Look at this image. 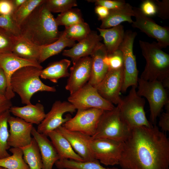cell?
Wrapping results in <instances>:
<instances>
[{
	"label": "cell",
	"instance_id": "484cf974",
	"mask_svg": "<svg viewBox=\"0 0 169 169\" xmlns=\"http://www.w3.org/2000/svg\"><path fill=\"white\" fill-rule=\"evenodd\" d=\"M70 64L71 61L66 59L53 62L42 70L40 78L57 83L60 79L69 77L68 69Z\"/></svg>",
	"mask_w": 169,
	"mask_h": 169
},
{
	"label": "cell",
	"instance_id": "2e32d148",
	"mask_svg": "<svg viewBox=\"0 0 169 169\" xmlns=\"http://www.w3.org/2000/svg\"><path fill=\"white\" fill-rule=\"evenodd\" d=\"M8 124L10 127L8 143L10 147L21 148L31 143L33 124L19 117L11 116L8 119Z\"/></svg>",
	"mask_w": 169,
	"mask_h": 169
},
{
	"label": "cell",
	"instance_id": "9c48e42d",
	"mask_svg": "<svg viewBox=\"0 0 169 169\" xmlns=\"http://www.w3.org/2000/svg\"><path fill=\"white\" fill-rule=\"evenodd\" d=\"M68 101L77 110L97 108L107 110L115 107L113 104L103 98L96 88L88 82L75 92L70 95Z\"/></svg>",
	"mask_w": 169,
	"mask_h": 169
},
{
	"label": "cell",
	"instance_id": "f1b7e54d",
	"mask_svg": "<svg viewBox=\"0 0 169 169\" xmlns=\"http://www.w3.org/2000/svg\"><path fill=\"white\" fill-rule=\"evenodd\" d=\"M23 159L30 169H42L43 163L38 145L33 137L28 145L21 148Z\"/></svg>",
	"mask_w": 169,
	"mask_h": 169
},
{
	"label": "cell",
	"instance_id": "e0dca14e",
	"mask_svg": "<svg viewBox=\"0 0 169 169\" xmlns=\"http://www.w3.org/2000/svg\"><path fill=\"white\" fill-rule=\"evenodd\" d=\"M27 66L43 68L38 62L21 58L12 52L0 54V68L4 71L8 81V87L5 95L8 99L11 100L15 96V93L12 90L10 85L12 75L19 69Z\"/></svg>",
	"mask_w": 169,
	"mask_h": 169
},
{
	"label": "cell",
	"instance_id": "ee69618b",
	"mask_svg": "<svg viewBox=\"0 0 169 169\" xmlns=\"http://www.w3.org/2000/svg\"><path fill=\"white\" fill-rule=\"evenodd\" d=\"M166 112L163 113L160 116L159 126L163 131H169V107L166 108Z\"/></svg>",
	"mask_w": 169,
	"mask_h": 169
},
{
	"label": "cell",
	"instance_id": "7a4b0ae2",
	"mask_svg": "<svg viewBox=\"0 0 169 169\" xmlns=\"http://www.w3.org/2000/svg\"><path fill=\"white\" fill-rule=\"evenodd\" d=\"M45 1L19 26L21 37L40 47L56 41L62 33L58 30L55 18L45 7Z\"/></svg>",
	"mask_w": 169,
	"mask_h": 169
},
{
	"label": "cell",
	"instance_id": "8992f818",
	"mask_svg": "<svg viewBox=\"0 0 169 169\" xmlns=\"http://www.w3.org/2000/svg\"><path fill=\"white\" fill-rule=\"evenodd\" d=\"M136 87L132 86L128 95L118 105L121 116L131 128L142 126L150 127L152 125L147 119L144 110L145 101L139 96Z\"/></svg>",
	"mask_w": 169,
	"mask_h": 169
},
{
	"label": "cell",
	"instance_id": "74e56055",
	"mask_svg": "<svg viewBox=\"0 0 169 169\" xmlns=\"http://www.w3.org/2000/svg\"><path fill=\"white\" fill-rule=\"evenodd\" d=\"M18 38L0 27V54L12 52L13 45Z\"/></svg>",
	"mask_w": 169,
	"mask_h": 169
},
{
	"label": "cell",
	"instance_id": "ba28073f",
	"mask_svg": "<svg viewBox=\"0 0 169 169\" xmlns=\"http://www.w3.org/2000/svg\"><path fill=\"white\" fill-rule=\"evenodd\" d=\"M137 35L136 32L131 30L126 31L118 49L122 53L123 60V82L121 90L122 92H125L130 86L137 87L138 85V71L133 52V43Z\"/></svg>",
	"mask_w": 169,
	"mask_h": 169
},
{
	"label": "cell",
	"instance_id": "681fc988",
	"mask_svg": "<svg viewBox=\"0 0 169 169\" xmlns=\"http://www.w3.org/2000/svg\"><path fill=\"white\" fill-rule=\"evenodd\" d=\"M0 169H6L3 167L0 166Z\"/></svg>",
	"mask_w": 169,
	"mask_h": 169
},
{
	"label": "cell",
	"instance_id": "7bdbcfd3",
	"mask_svg": "<svg viewBox=\"0 0 169 169\" xmlns=\"http://www.w3.org/2000/svg\"><path fill=\"white\" fill-rule=\"evenodd\" d=\"M13 11L12 0H0V15L12 14Z\"/></svg>",
	"mask_w": 169,
	"mask_h": 169
},
{
	"label": "cell",
	"instance_id": "277c9868",
	"mask_svg": "<svg viewBox=\"0 0 169 169\" xmlns=\"http://www.w3.org/2000/svg\"><path fill=\"white\" fill-rule=\"evenodd\" d=\"M43 68L33 66L23 67L16 71L12 75L10 81L11 88L19 96L22 103L31 104V99L39 91L55 92L56 89L44 83L40 79Z\"/></svg>",
	"mask_w": 169,
	"mask_h": 169
},
{
	"label": "cell",
	"instance_id": "c3c4849f",
	"mask_svg": "<svg viewBox=\"0 0 169 169\" xmlns=\"http://www.w3.org/2000/svg\"><path fill=\"white\" fill-rule=\"evenodd\" d=\"M26 0H12L13 7V12L17 10Z\"/></svg>",
	"mask_w": 169,
	"mask_h": 169
},
{
	"label": "cell",
	"instance_id": "5bb4252c",
	"mask_svg": "<svg viewBox=\"0 0 169 169\" xmlns=\"http://www.w3.org/2000/svg\"><path fill=\"white\" fill-rule=\"evenodd\" d=\"M123 77V67L118 69H109L104 79L95 87L103 98L117 105L122 100L120 94Z\"/></svg>",
	"mask_w": 169,
	"mask_h": 169
},
{
	"label": "cell",
	"instance_id": "7c38bea8",
	"mask_svg": "<svg viewBox=\"0 0 169 169\" xmlns=\"http://www.w3.org/2000/svg\"><path fill=\"white\" fill-rule=\"evenodd\" d=\"M133 9L136 20L132 22V27L156 39L158 44L162 49L169 46V27L158 24L153 19L144 14L140 8L133 7Z\"/></svg>",
	"mask_w": 169,
	"mask_h": 169
},
{
	"label": "cell",
	"instance_id": "f6af8a7d",
	"mask_svg": "<svg viewBox=\"0 0 169 169\" xmlns=\"http://www.w3.org/2000/svg\"><path fill=\"white\" fill-rule=\"evenodd\" d=\"M8 87L7 79L3 69L0 68V95L5 96Z\"/></svg>",
	"mask_w": 169,
	"mask_h": 169
},
{
	"label": "cell",
	"instance_id": "836d02e7",
	"mask_svg": "<svg viewBox=\"0 0 169 169\" xmlns=\"http://www.w3.org/2000/svg\"><path fill=\"white\" fill-rule=\"evenodd\" d=\"M58 25L68 27L84 21L81 11L78 8H71L60 13L56 18Z\"/></svg>",
	"mask_w": 169,
	"mask_h": 169
},
{
	"label": "cell",
	"instance_id": "bcb514c9",
	"mask_svg": "<svg viewBox=\"0 0 169 169\" xmlns=\"http://www.w3.org/2000/svg\"><path fill=\"white\" fill-rule=\"evenodd\" d=\"M12 106L10 100L5 96L0 95V114L9 110Z\"/></svg>",
	"mask_w": 169,
	"mask_h": 169
},
{
	"label": "cell",
	"instance_id": "4fadbf2b",
	"mask_svg": "<svg viewBox=\"0 0 169 169\" xmlns=\"http://www.w3.org/2000/svg\"><path fill=\"white\" fill-rule=\"evenodd\" d=\"M76 110L74 106L68 101H56L50 110L46 114L43 120L38 125L37 131L47 136L49 132L56 130L71 118L70 115L64 118L63 115L65 113H73Z\"/></svg>",
	"mask_w": 169,
	"mask_h": 169
},
{
	"label": "cell",
	"instance_id": "e575fe53",
	"mask_svg": "<svg viewBox=\"0 0 169 169\" xmlns=\"http://www.w3.org/2000/svg\"><path fill=\"white\" fill-rule=\"evenodd\" d=\"M45 0H26L17 10L13 12V16L19 26L33 11Z\"/></svg>",
	"mask_w": 169,
	"mask_h": 169
},
{
	"label": "cell",
	"instance_id": "d4e9b609",
	"mask_svg": "<svg viewBox=\"0 0 169 169\" xmlns=\"http://www.w3.org/2000/svg\"><path fill=\"white\" fill-rule=\"evenodd\" d=\"M134 16L133 7L126 3L121 7L110 10L108 16L101 21L100 28L101 29L110 28L120 24L122 22H127L132 23L131 17Z\"/></svg>",
	"mask_w": 169,
	"mask_h": 169
},
{
	"label": "cell",
	"instance_id": "4316f807",
	"mask_svg": "<svg viewBox=\"0 0 169 169\" xmlns=\"http://www.w3.org/2000/svg\"><path fill=\"white\" fill-rule=\"evenodd\" d=\"M40 50V47L21 37L17 38L12 52L21 58L38 62Z\"/></svg>",
	"mask_w": 169,
	"mask_h": 169
},
{
	"label": "cell",
	"instance_id": "b9f144b4",
	"mask_svg": "<svg viewBox=\"0 0 169 169\" xmlns=\"http://www.w3.org/2000/svg\"><path fill=\"white\" fill-rule=\"evenodd\" d=\"M140 8L143 13L148 17L156 14V5L153 0L143 1Z\"/></svg>",
	"mask_w": 169,
	"mask_h": 169
},
{
	"label": "cell",
	"instance_id": "8fae6325",
	"mask_svg": "<svg viewBox=\"0 0 169 169\" xmlns=\"http://www.w3.org/2000/svg\"><path fill=\"white\" fill-rule=\"evenodd\" d=\"M104 111L97 108L77 110L75 115L62 126L67 130L79 132L91 137L96 131Z\"/></svg>",
	"mask_w": 169,
	"mask_h": 169
},
{
	"label": "cell",
	"instance_id": "3957f363",
	"mask_svg": "<svg viewBox=\"0 0 169 169\" xmlns=\"http://www.w3.org/2000/svg\"><path fill=\"white\" fill-rule=\"evenodd\" d=\"M139 44L146 64L141 79L161 83L165 88L169 87V55L162 50L157 42L140 40Z\"/></svg>",
	"mask_w": 169,
	"mask_h": 169
},
{
	"label": "cell",
	"instance_id": "30bf717a",
	"mask_svg": "<svg viewBox=\"0 0 169 169\" xmlns=\"http://www.w3.org/2000/svg\"><path fill=\"white\" fill-rule=\"evenodd\" d=\"M90 147L95 159L106 166L119 165L124 142L105 138L91 139Z\"/></svg>",
	"mask_w": 169,
	"mask_h": 169
},
{
	"label": "cell",
	"instance_id": "d6a6232c",
	"mask_svg": "<svg viewBox=\"0 0 169 169\" xmlns=\"http://www.w3.org/2000/svg\"><path fill=\"white\" fill-rule=\"evenodd\" d=\"M91 31L89 24L83 21L65 27L63 32L67 38L79 42L87 37Z\"/></svg>",
	"mask_w": 169,
	"mask_h": 169
},
{
	"label": "cell",
	"instance_id": "8d00e7d4",
	"mask_svg": "<svg viewBox=\"0 0 169 169\" xmlns=\"http://www.w3.org/2000/svg\"><path fill=\"white\" fill-rule=\"evenodd\" d=\"M0 27L16 37H21L19 27L14 19L13 14L0 15Z\"/></svg>",
	"mask_w": 169,
	"mask_h": 169
},
{
	"label": "cell",
	"instance_id": "7dc6e473",
	"mask_svg": "<svg viewBox=\"0 0 169 169\" xmlns=\"http://www.w3.org/2000/svg\"><path fill=\"white\" fill-rule=\"evenodd\" d=\"M95 12L97 15L98 19L101 21L109 15L110 10L105 7L100 5L96 6Z\"/></svg>",
	"mask_w": 169,
	"mask_h": 169
},
{
	"label": "cell",
	"instance_id": "cb8c5ba5",
	"mask_svg": "<svg viewBox=\"0 0 169 169\" xmlns=\"http://www.w3.org/2000/svg\"><path fill=\"white\" fill-rule=\"evenodd\" d=\"M97 29L100 33L99 35L104 40V44L108 55L111 54L118 49L125 34L122 25L107 29L97 28Z\"/></svg>",
	"mask_w": 169,
	"mask_h": 169
},
{
	"label": "cell",
	"instance_id": "ab89813d",
	"mask_svg": "<svg viewBox=\"0 0 169 169\" xmlns=\"http://www.w3.org/2000/svg\"><path fill=\"white\" fill-rule=\"evenodd\" d=\"M87 1L95 3L96 6H104L109 10L119 8L126 3L124 0H94Z\"/></svg>",
	"mask_w": 169,
	"mask_h": 169
},
{
	"label": "cell",
	"instance_id": "ac0fdd59",
	"mask_svg": "<svg viewBox=\"0 0 169 169\" xmlns=\"http://www.w3.org/2000/svg\"><path fill=\"white\" fill-rule=\"evenodd\" d=\"M56 129L68 140L73 149L84 161L97 160L94 158L90 147L91 136L79 132L67 130L62 126Z\"/></svg>",
	"mask_w": 169,
	"mask_h": 169
},
{
	"label": "cell",
	"instance_id": "d590c367",
	"mask_svg": "<svg viewBox=\"0 0 169 169\" xmlns=\"http://www.w3.org/2000/svg\"><path fill=\"white\" fill-rule=\"evenodd\" d=\"M45 7L51 13L65 12L77 6L75 0H45Z\"/></svg>",
	"mask_w": 169,
	"mask_h": 169
},
{
	"label": "cell",
	"instance_id": "f35d334b",
	"mask_svg": "<svg viewBox=\"0 0 169 169\" xmlns=\"http://www.w3.org/2000/svg\"><path fill=\"white\" fill-rule=\"evenodd\" d=\"M105 61L109 69H118L123 67V55L119 49L111 54L106 55Z\"/></svg>",
	"mask_w": 169,
	"mask_h": 169
},
{
	"label": "cell",
	"instance_id": "7402d4cb",
	"mask_svg": "<svg viewBox=\"0 0 169 169\" xmlns=\"http://www.w3.org/2000/svg\"><path fill=\"white\" fill-rule=\"evenodd\" d=\"M9 110L16 117L32 124L39 125L46 115L43 105L39 103H31L22 107L12 106Z\"/></svg>",
	"mask_w": 169,
	"mask_h": 169
},
{
	"label": "cell",
	"instance_id": "ffe728a7",
	"mask_svg": "<svg viewBox=\"0 0 169 169\" xmlns=\"http://www.w3.org/2000/svg\"><path fill=\"white\" fill-rule=\"evenodd\" d=\"M31 135L39 148L43 163L42 169H53L54 164L59 158L52 142L47 136L38 132L33 126Z\"/></svg>",
	"mask_w": 169,
	"mask_h": 169
},
{
	"label": "cell",
	"instance_id": "5b68a950",
	"mask_svg": "<svg viewBox=\"0 0 169 169\" xmlns=\"http://www.w3.org/2000/svg\"><path fill=\"white\" fill-rule=\"evenodd\" d=\"M131 129L124 121L118 105L110 110H104L92 139L105 138L124 142Z\"/></svg>",
	"mask_w": 169,
	"mask_h": 169
},
{
	"label": "cell",
	"instance_id": "f546056e",
	"mask_svg": "<svg viewBox=\"0 0 169 169\" xmlns=\"http://www.w3.org/2000/svg\"><path fill=\"white\" fill-rule=\"evenodd\" d=\"M11 155L0 159V166L6 169H30L23 158V152L20 148L12 147Z\"/></svg>",
	"mask_w": 169,
	"mask_h": 169
},
{
	"label": "cell",
	"instance_id": "603a6c76",
	"mask_svg": "<svg viewBox=\"0 0 169 169\" xmlns=\"http://www.w3.org/2000/svg\"><path fill=\"white\" fill-rule=\"evenodd\" d=\"M49 137L59 156V159L84 161L73 149L68 140L57 129L49 132Z\"/></svg>",
	"mask_w": 169,
	"mask_h": 169
},
{
	"label": "cell",
	"instance_id": "d6986e66",
	"mask_svg": "<svg viewBox=\"0 0 169 169\" xmlns=\"http://www.w3.org/2000/svg\"><path fill=\"white\" fill-rule=\"evenodd\" d=\"M102 39L96 32L91 31L87 37L75 44L70 49L64 50L62 55L70 58L74 63L82 58L90 56Z\"/></svg>",
	"mask_w": 169,
	"mask_h": 169
},
{
	"label": "cell",
	"instance_id": "1f68e13d",
	"mask_svg": "<svg viewBox=\"0 0 169 169\" xmlns=\"http://www.w3.org/2000/svg\"><path fill=\"white\" fill-rule=\"evenodd\" d=\"M10 116L9 110L0 114V159L10 155L7 151L10 147L8 143V120Z\"/></svg>",
	"mask_w": 169,
	"mask_h": 169
},
{
	"label": "cell",
	"instance_id": "44dd1931",
	"mask_svg": "<svg viewBox=\"0 0 169 169\" xmlns=\"http://www.w3.org/2000/svg\"><path fill=\"white\" fill-rule=\"evenodd\" d=\"M108 55L104 44L101 43L90 55L91 74L88 83L95 87L104 79L109 70L105 58Z\"/></svg>",
	"mask_w": 169,
	"mask_h": 169
},
{
	"label": "cell",
	"instance_id": "60d3db41",
	"mask_svg": "<svg viewBox=\"0 0 169 169\" xmlns=\"http://www.w3.org/2000/svg\"><path fill=\"white\" fill-rule=\"evenodd\" d=\"M156 7V14L163 20L169 19V0H153Z\"/></svg>",
	"mask_w": 169,
	"mask_h": 169
},
{
	"label": "cell",
	"instance_id": "6da1fadb",
	"mask_svg": "<svg viewBox=\"0 0 169 169\" xmlns=\"http://www.w3.org/2000/svg\"><path fill=\"white\" fill-rule=\"evenodd\" d=\"M122 169H169V140L154 125L131 129L124 142Z\"/></svg>",
	"mask_w": 169,
	"mask_h": 169
},
{
	"label": "cell",
	"instance_id": "4dcf8cb0",
	"mask_svg": "<svg viewBox=\"0 0 169 169\" xmlns=\"http://www.w3.org/2000/svg\"><path fill=\"white\" fill-rule=\"evenodd\" d=\"M55 165L59 169H119L116 167L105 168L98 160L78 161L69 159L59 160Z\"/></svg>",
	"mask_w": 169,
	"mask_h": 169
},
{
	"label": "cell",
	"instance_id": "52a82bcc",
	"mask_svg": "<svg viewBox=\"0 0 169 169\" xmlns=\"http://www.w3.org/2000/svg\"><path fill=\"white\" fill-rule=\"evenodd\" d=\"M137 94L144 96L149 102L150 109V122L155 125L157 117L162 108L169 103V98L165 88L161 82L149 81L138 78Z\"/></svg>",
	"mask_w": 169,
	"mask_h": 169
},
{
	"label": "cell",
	"instance_id": "83f0119b",
	"mask_svg": "<svg viewBox=\"0 0 169 169\" xmlns=\"http://www.w3.org/2000/svg\"><path fill=\"white\" fill-rule=\"evenodd\" d=\"M75 41L69 39L65 36L63 31L59 38L49 44L40 47V55L38 62H44L49 58L56 55L67 47H72Z\"/></svg>",
	"mask_w": 169,
	"mask_h": 169
},
{
	"label": "cell",
	"instance_id": "9a60e30c",
	"mask_svg": "<svg viewBox=\"0 0 169 169\" xmlns=\"http://www.w3.org/2000/svg\"><path fill=\"white\" fill-rule=\"evenodd\" d=\"M73 63L65 87L70 95L75 92L88 82L91 74V58L90 56L83 57Z\"/></svg>",
	"mask_w": 169,
	"mask_h": 169
}]
</instances>
